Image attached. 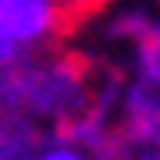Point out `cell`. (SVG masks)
I'll use <instances>...</instances> for the list:
<instances>
[{
	"instance_id": "6da1fadb",
	"label": "cell",
	"mask_w": 160,
	"mask_h": 160,
	"mask_svg": "<svg viewBox=\"0 0 160 160\" xmlns=\"http://www.w3.org/2000/svg\"><path fill=\"white\" fill-rule=\"evenodd\" d=\"M36 160H82V157H78V153H71V149H53V153L36 157Z\"/></svg>"
}]
</instances>
